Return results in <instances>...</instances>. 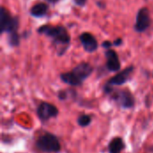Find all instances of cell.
Masks as SVG:
<instances>
[{
	"label": "cell",
	"instance_id": "1",
	"mask_svg": "<svg viewBox=\"0 0 153 153\" xmlns=\"http://www.w3.org/2000/svg\"><path fill=\"white\" fill-rule=\"evenodd\" d=\"M92 71L93 68L91 65L82 63L75 66L71 72L62 74L60 77L64 82L71 86H80L82 82L91 75Z\"/></svg>",
	"mask_w": 153,
	"mask_h": 153
},
{
	"label": "cell",
	"instance_id": "2",
	"mask_svg": "<svg viewBox=\"0 0 153 153\" xmlns=\"http://www.w3.org/2000/svg\"><path fill=\"white\" fill-rule=\"evenodd\" d=\"M35 146L39 151L44 153H58L61 151V144L57 136L48 132L38 137Z\"/></svg>",
	"mask_w": 153,
	"mask_h": 153
},
{
	"label": "cell",
	"instance_id": "3",
	"mask_svg": "<svg viewBox=\"0 0 153 153\" xmlns=\"http://www.w3.org/2000/svg\"><path fill=\"white\" fill-rule=\"evenodd\" d=\"M110 98L122 108L130 109L135 105V99L128 90H112L108 94Z\"/></svg>",
	"mask_w": 153,
	"mask_h": 153
},
{
	"label": "cell",
	"instance_id": "4",
	"mask_svg": "<svg viewBox=\"0 0 153 153\" xmlns=\"http://www.w3.org/2000/svg\"><path fill=\"white\" fill-rule=\"evenodd\" d=\"M39 32L44 33L52 39H55L56 42L62 43V44H67L70 41L69 34L67 33L66 30L64 27L61 26H49L45 25L39 28Z\"/></svg>",
	"mask_w": 153,
	"mask_h": 153
},
{
	"label": "cell",
	"instance_id": "5",
	"mask_svg": "<svg viewBox=\"0 0 153 153\" xmlns=\"http://www.w3.org/2000/svg\"><path fill=\"white\" fill-rule=\"evenodd\" d=\"M36 114L41 122H46L51 118L56 117L59 111L55 105L48 102H41L36 109Z\"/></svg>",
	"mask_w": 153,
	"mask_h": 153
},
{
	"label": "cell",
	"instance_id": "6",
	"mask_svg": "<svg viewBox=\"0 0 153 153\" xmlns=\"http://www.w3.org/2000/svg\"><path fill=\"white\" fill-rule=\"evenodd\" d=\"M0 27H1V32L8 31L9 33L16 32L18 27V19L16 17L14 18L11 17L8 12L4 9V7L1 8Z\"/></svg>",
	"mask_w": 153,
	"mask_h": 153
},
{
	"label": "cell",
	"instance_id": "7",
	"mask_svg": "<svg viewBox=\"0 0 153 153\" xmlns=\"http://www.w3.org/2000/svg\"><path fill=\"white\" fill-rule=\"evenodd\" d=\"M151 24V18L149 14V10L147 8H142L137 14L135 30L139 32L144 31Z\"/></svg>",
	"mask_w": 153,
	"mask_h": 153
},
{
	"label": "cell",
	"instance_id": "8",
	"mask_svg": "<svg viewBox=\"0 0 153 153\" xmlns=\"http://www.w3.org/2000/svg\"><path fill=\"white\" fill-rule=\"evenodd\" d=\"M133 71H134V67L133 66L126 68L125 70H123L122 72H120L119 74H117V75L112 77L107 82V85L114 86V85H122V84L126 83L129 80Z\"/></svg>",
	"mask_w": 153,
	"mask_h": 153
},
{
	"label": "cell",
	"instance_id": "9",
	"mask_svg": "<svg viewBox=\"0 0 153 153\" xmlns=\"http://www.w3.org/2000/svg\"><path fill=\"white\" fill-rule=\"evenodd\" d=\"M80 39L84 49L88 52H93L98 48L97 40L94 38V36L91 35V33H88V32L82 33L80 36Z\"/></svg>",
	"mask_w": 153,
	"mask_h": 153
},
{
	"label": "cell",
	"instance_id": "10",
	"mask_svg": "<svg viewBox=\"0 0 153 153\" xmlns=\"http://www.w3.org/2000/svg\"><path fill=\"white\" fill-rule=\"evenodd\" d=\"M107 56V67L109 71L117 72L120 69V62L117 54L114 50H108L106 52Z\"/></svg>",
	"mask_w": 153,
	"mask_h": 153
},
{
	"label": "cell",
	"instance_id": "11",
	"mask_svg": "<svg viewBox=\"0 0 153 153\" xmlns=\"http://www.w3.org/2000/svg\"><path fill=\"white\" fill-rule=\"evenodd\" d=\"M126 149V143L121 137H114L108 145V153H121Z\"/></svg>",
	"mask_w": 153,
	"mask_h": 153
},
{
	"label": "cell",
	"instance_id": "12",
	"mask_svg": "<svg viewBox=\"0 0 153 153\" xmlns=\"http://www.w3.org/2000/svg\"><path fill=\"white\" fill-rule=\"evenodd\" d=\"M48 11V6L47 4H43V3H39L37 4H35L31 9H30V13L33 16L36 17H40L46 14Z\"/></svg>",
	"mask_w": 153,
	"mask_h": 153
},
{
	"label": "cell",
	"instance_id": "13",
	"mask_svg": "<svg viewBox=\"0 0 153 153\" xmlns=\"http://www.w3.org/2000/svg\"><path fill=\"white\" fill-rule=\"evenodd\" d=\"M91 122H92L91 117L87 114H82L77 118V124L80 127H87L91 124Z\"/></svg>",
	"mask_w": 153,
	"mask_h": 153
},
{
	"label": "cell",
	"instance_id": "14",
	"mask_svg": "<svg viewBox=\"0 0 153 153\" xmlns=\"http://www.w3.org/2000/svg\"><path fill=\"white\" fill-rule=\"evenodd\" d=\"M9 42L11 45H18L19 43V38H18V34L17 32H12L10 33V36H9Z\"/></svg>",
	"mask_w": 153,
	"mask_h": 153
},
{
	"label": "cell",
	"instance_id": "15",
	"mask_svg": "<svg viewBox=\"0 0 153 153\" xmlns=\"http://www.w3.org/2000/svg\"><path fill=\"white\" fill-rule=\"evenodd\" d=\"M69 92H70V91H58V93H57V98L60 100H66L68 98H70V97H73V96H71V95H69Z\"/></svg>",
	"mask_w": 153,
	"mask_h": 153
},
{
	"label": "cell",
	"instance_id": "16",
	"mask_svg": "<svg viewBox=\"0 0 153 153\" xmlns=\"http://www.w3.org/2000/svg\"><path fill=\"white\" fill-rule=\"evenodd\" d=\"M74 2L78 4V5H83L86 2V0H74Z\"/></svg>",
	"mask_w": 153,
	"mask_h": 153
},
{
	"label": "cell",
	"instance_id": "17",
	"mask_svg": "<svg viewBox=\"0 0 153 153\" xmlns=\"http://www.w3.org/2000/svg\"><path fill=\"white\" fill-rule=\"evenodd\" d=\"M110 45H111V44H110V42H107V41H106V42H104V44H103V46H104V47H109Z\"/></svg>",
	"mask_w": 153,
	"mask_h": 153
},
{
	"label": "cell",
	"instance_id": "18",
	"mask_svg": "<svg viewBox=\"0 0 153 153\" xmlns=\"http://www.w3.org/2000/svg\"><path fill=\"white\" fill-rule=\"evenodd\" d=\"M120 42H122V40H121V39H117L114 44H116V45H119V44H120Z\"/></svg>",
	"mask_w": 153,
	"mask_h": 153
},
{
	"label": "cell",
	"instance_id": "19",
	"mask_svg": "<svg viewBox=\"0 0 153 153\" xmlns=\"http://www.w3.org/2000/svg\"><path fill=\"white\" fill-rule=\"evenodd\" d=\"M148 151H150L151 152L153 153V145H152V146H151L150 148H148Z\"/></svg>",
	"mask_w": 153,
	"mask_h": 153
},
{
	"label": "cell",
	"instance_id": "20",
	"mask_svg": "<svg viewBox=\"0 0 153 153\" xmlns=\"http://www.w3.org/2000/svg\"><path fill=\"white\" fill-rule=\"evenodd\" d=\"M47 1H48V2H51V3H55V2H56L57 0H47Z\"/></svg>",
	"mask_w": 153,
	"mask_h": 153
}]
</instances>
